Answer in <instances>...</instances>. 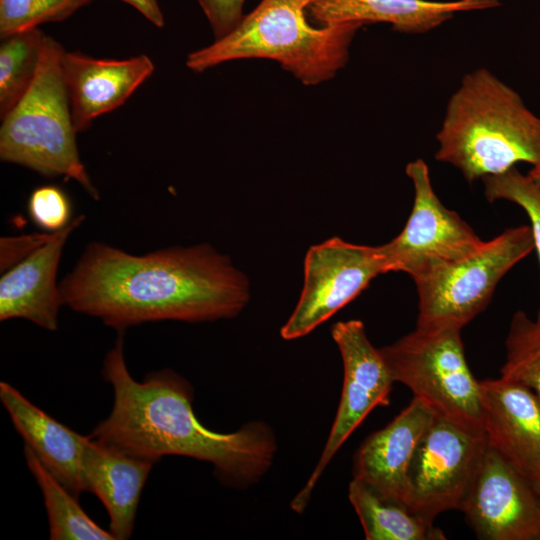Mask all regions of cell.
<instances>
[{"label":"cell","mask_w":540,"mask_h":540,"mask_svg":"<svg viewBox=\"0 0 540 540\" xmlns=\"http://www.w3.org/2000/svg\"><path fill=\"white\" fill-rule=\"evenodd\" d=\"M59 290L63 305L120 332L146 322L232 318L249 299L245 275L207 244L135 255L92 242Z\"/></svg>","instance_id":"cell-1"},{"label":"cell","mask_w":540,"mask_h":540,"mask_svg":"<svg viewBox=\"0 0 540 540\" xmlns=\"http://www.w3.org/2000/svg\"><path fill=\"white\" fill-rule=\"evenodd\" d=\"M123 346L120 332L102 369L113 388V407L93 429L92 438L154 463L167 455L206 461L221 480L237 486L261 479L277 449L268 425L252 422L232 433L207 429L193 412L192 389L183 377L165 369L136 381Z\"/></svg>","instance_id":"cell-2"},{"label":"cell","mask_w":540,"mask_h":540,"mask_svg":"<svg viewBox=\"0 0 540 540\" xmlns=\"http://www.w3.org/2000/svg\"><path fill=\"white\" fill-rule=\"evenodd\" d=\"M435 158L469 183L519 162L540 164V117L487 68L465 74L449 97L436 134Z\"/></svg>","instance_id":"cell-3"},{"label":"cell","mask_w":540,"mask_h":540,"mask_svg":"<svg viewBox=\"0 0 540 540\" xmlns=\"http://www.w3.org/2000/svg\"><path fill=\"white\" fill-rule=\"evenodd\" d=\"M311 0H261L222 38L187 56L186 65L204 72L240 59L278 62L304 85L332 79L349 60L350 47L364 26L345 22L314 27L307 20Z\"/></svg>","instance_id":"cell-4"},{"label":"cell","mask_w":540,"mask_h":540,"mask_svg":"<svg viewBox=\"0 0 540 540\" xmlns=\"http://www.w3.org/2000/svg\"><path fill=\"white\" fill-rule=\"evenodd\" d=\"M64 49L45 35L35 79L2 118L0 159L43 176L73 179L93 198L99 193L82 163L70 103L61 72Z\"/></svg>","instance_id":"cell-5"},{"label":"cell","mask_w":540,"mask_h":540,"mask_svg":"<svg viewBox=\"0 0 540 540\" xmlns=\"http://www.w3.org/2000/svg\"><path fill=\"white\" fill-rule=\"evenodd\" d=\"M461 330L416 326L379 351L394 382L408 387L436 416L484 436L479 381L467 364Z\"/></svg>","instance_id":"cell-6"},{"label":"cell","mask_w":540,"mask_h":540,"mask_svg":"<svg viewBox=\"0 0 540 540\" xmlns=\"http://www.w3.org/2000/svg\"><path fill=\"white\" fill-rule=\"evenodd\" d=\"M533 249L530 226L509 228L469 255L414 279L416 326L448 324L462 329L488 306L503 276Z\"/></svg>","instance_id":"cell-7"},{"label":"cell","mask_w":540,"mask_h":540,"mask_svg":"<svg viewBox=\"0 0 540 540\" xmlns=\"http://www.w3.org/2000/svg\"><path fill=\"white\" fill-rule=\"evenodd\" d=\"M486 447L485 436L435 415L408 468L407 506L432 522L445 511L460 510Z\"/></svg>","instance_id":"cell-8"},{"label":"cell","mask_w":540,"mask_h":540,"mask_svg":"<svg viewBox=\"0 0 540 540\" xmlns=\"http://www.w3.org/2000/svg\"><path fill=\"white\" fill-rule=\"evenodd\" d=\"M406 174L414 189L412 211L402 231L380 245V250L388 272H405L414 280L438 266L469 255L483 240L440 201L424 160L409 162Z\"/></svg>","instance_id":"cell-9"},{"label":"cell","mask_w":540,"mask_h":540,"mask_svg":"<svg viewBox=\"0 0 540 540\" xmlns=\"http://www.w3.org/2000/svg\"><path fill=\"white\" fill-rule=\"evenodd\" d=\"M388 272L380 246L333 237L309 248L298 303L281 328L285 340L310 333L357 297L376 276Z\"/></svg>","instance_id":"cell-10"},{"label":"cell","mask_w":540,"mask_h":540,"mask_svg":"<svg viewBox=\"0 0 540 540\" xmlns=\"http://www.w3.org/2000/svg\"><path fill=\"white\" fill-rule=\"evenodd\" d=\"M332 337L343 361V388L320 459L291 502V508L297 513L304 511L329 461L370 411L390 404L394 380L379 349L369 341L364 324L360 320L338 322L332 327Z\"/></svg>","instance_id":"cell-11"},{"label":"cell","mask_w":540,"mask_h":540,"mask_svg":"<svg viewBox=\"0 0 540 540\" xmlns=\"http://www.w3.org/2000/svg\"><path fill=\"white\" fill-rule=\"evenodd\" d=\"M477 538L540 540V494L488 443L460 509Z\"/></svg>","instance_id":"cell-12"},{"label":"cell","mask_w":540,"mask_h":540,"mask_svg":"<svg viewBox=\"0 0 540 540\" xmlns=\"http://www.w3.org/2000/svg\"><path fill=\"white\" fill-rule=\"evenodd\" d=\"M484 436L533 484L540 480V398L529 387L504 379L479 381Z\"/></svg>","instance_id":"cell-13"},{"label":"cell","mask_w":540,"mask_h":540,"mask_svg":"<svg viewBox=\"0 0 540 540\" xmlns=\"http://www.w3.org/2000/svg\"><path fill=\"white\" fill-rule=\"evenodd\" d=\"M153 71L152 60L143 54L115 60L64 50L61 72L77 133L123 105Z\"/></svg>","instance_id":"cell-14"},{"label":"cell","mask_w":540,"mask_h":540,"mask_svg":"<svg viewBox=\"0 0 540 540\" xmlns=\"http://www.w3.org/2000/svg\"><path fill=\"white\" fill-rule=\"evenodd\" d=\"M85 217L79 215L27 258L3 272L0 320L25 319L49 331L58 327L63 305L56 274L64 245Z\"/></svg>","instance_id":"cell-15"},{"label":"cell","mask_w":540,"mask_h":540,"mask_svg":"<svg viewBox=\"0 0 540 540\" xmlns=\"http://www.w3.org/2000/svg\"><path fill=\"white\" fill-rule=\"evenodd\" d=\"M434 416L424 402L413 397L390 423L361 444L354 457V478L407 505L408 468Z\"/></svg>","instance_id":"cell-16"},{"label":"cell","mask_w":540,"mask_h":540,"mask_svg":"<svg viewBox=\"0 0 540 540\" xmlns=\"http://www.w3.org/2000/svg\"><path fill=\"white\" fill-rule=\"evenodd\" d=\"M0 401L25 446L47 471L74 496L86 491L82 461L89 436L58 422L7 382H0Z\"/></svg>","instance_id":"cell-17"},{"label":"cell","mask_w":540,"mask_h":540,"mask_svg":"<svg viewBox=\"0 0 540 540\" xmlns=\"http://www.w3.org/2000/svg\"><path fill=\"white\" fill-rule=\"evenodd\" d=\"M500 0H311L310 17L321 25L345 22L388 23L408 34H424L457 13L496 8Z\"/></svg>","instance_id":"cell-18"},{"label":"cell","mask_w":540,"mask_h":540,"mask_svg":"<svg viewBox=\"0 0 540 540\" xmlns=\"http://www.w3.org/2000/svg\"><path fill=\"white\" fill-rule=\"evenodd\" d=\"M153 464L88 437L82 461L85 490L105 506L116 540L132 535L140 496Z\"/></svg>","instance_id":"cell-19"},{"label":"cell","mask_w":540,"mask_h":540,"mask_svg":"<svg viewBox=\"0 0 540 540\" xmlns=\"http://www.w3.org/2000/svg\"><path fill=\"white\" fill-rule=\"evenodd\" d=\"M348 498L359 517L367 540H444L441 529L407 505L384 497L353 478Z\"/></svg>","instance_id":"cell-20"},{"label":"cell","mask_w":540,"mask_h":540,"mask_svg":"<svg viewBox=\"0 0 540 540\" xmlns=\"http://www.w3.org/2000/svg\"><path fill=\"white\" fill-rule=\"evenodd\" d=\"M24 457L43 495L51 540H115L110 531L104 530L86 514L78 497L49 473L27 446Z\"/></svg>","instance_id":"cell-21"},{"label":"cell","mask_w":540,"mask_h":540,"mask_svg":"<svg viewBox=\"0 0 540 540\" xmlns=\"http://www.w3.org/2000/svg\"><path fill=\"white\" fill-rule=\"evenodd\" d=\"M45 34L28 29L2 39L0 45V116L9 113L31 87L40 63Z\"/></svg>","instance_id":"cell-22"},{"label":"cell","mask_w":540,"mask_h":540,"mask_svg":"<svg viewBox=\"0 0 540 540\" xmlns=\"http://www.w3.org/2000/svg\"><path fill=\"white\" fill-rule=\"evenodd\" d=\"M506 352L500 377L529 387L540 398V321L517 311L511 319Z\"/></svg>","instance_id":"cell-23"},{"label":"cell","mask_w":540,"mask_h":540,"mask_svg":"<svg viewBox=\"0 0 540 540\" xmlns=\"http://www.w3.org/2000/svg\"><path fill=\"white\" fill-rule=\"evenodd\" d=\"M93 0H0V36L60 22Z\"/></svg>","instance_id":"cell-24"},{"label":"cell","mask_w":540,"mask_h":540,"mask_svg":"<svg viewBox=\"0 0 540 540\" xmlns=\"http://www.w3.org/2000/svg\"><path fill=\"white\" fill-rule=\"evenodd\" d=\"M488 201L507 200L521 207L530 220L534 248L540 261V187L516 167L482 179ZM537 320L540 321V310Z\"/></svg>","instance_id":"cell-25"},{"label":"cell","mask_w":540,"mask_h":540,"mask_svg":"<svg viewBox=\"0 0 540 540\" xmlns=\"http://www.w3.org/2000/svg\"><path fill=\"white\" fill-rule=\"evenodd\" d=\"M27 210L34 224L48 233L60 231L72 221L70 199L55 185L34 189L29 196Z\"/></svg>","instance_id":"cell-26"},{"label":"cell","mask_w":540,"mask_h":540,"mask_svg":"<svg viewBox=\"0 0 540 540\" xmlns=\"http://www.w3.org/2000/svg\"><path fill=\"white\" fill-rule=\"evenodd\" d=\"M215 39L232 31L242 20L245 0H197Z\"/></svg>","instance_id":"cell-27"},{"label":"cell","mask_w":540,"mask_h":540,"mask_svg":"<svg viewBox=\"0 0 540 540\" xmlns=\"http://www.w3.org/2000/svg\"><path fill=\"white\" fill-rule=\"evenodd\" d=\"M55 233V232H54ZM54 233H32L14 237H2L0 240V269L5 272L12 268L45 243Z\"/></svg>","instance_id":"cell-28"},{"label":"cell","mask_w":540,"mask_h":540,"mask_svg":"<svg viewBox=\"0 0 540 540\" xmlns=\"http://www.w3.org/2000/svg\"><path fill=\"white\" fill-rule=\"evenodd\" d=\"M140 12L147 20L158 28L165 24L163 14L157 0H121Z\"/></svg>","instance_id":"cell-29"},{"label":"cell","mask_w":540,"mask_h":540,"mask_svg":"<svg viewBox=\"0 0 540 540\" xmlns=\"http://www.w3.org/2000/svg\"><path fill=\"white\" fill-rule=\"evenodd\" d=\"M529 178L540 187V164L532 166L528 173Z\"/></svg>","instance_id":"cell-30"},{"label":"cell","mask_w":540,"mask_h":540,"mask_svg":"<svg viewBox=\"0 0 540 540\" xmlns=\"http://www.w3.org/2000/svg\"><path fill=\"white\" fill-rule=\"evenodd\" d=\"M534 486H535L536 490H537V491L539 492V494H540V480L537 481L536 483H534Z\"/></svg>","instance_id":"cell-31"}]
</instances>
